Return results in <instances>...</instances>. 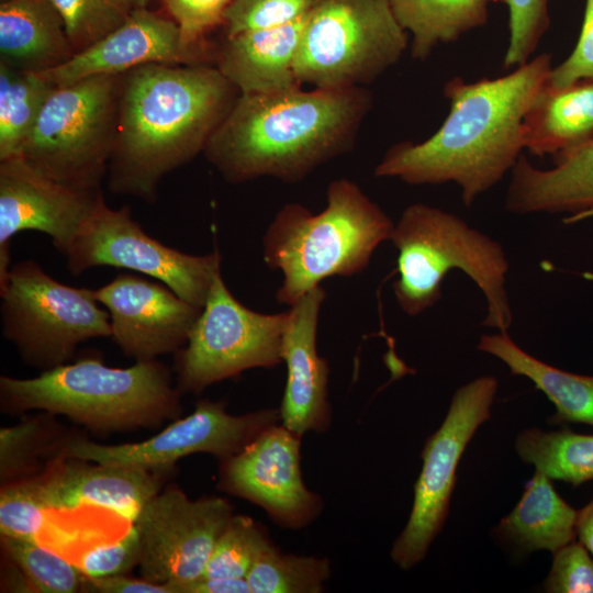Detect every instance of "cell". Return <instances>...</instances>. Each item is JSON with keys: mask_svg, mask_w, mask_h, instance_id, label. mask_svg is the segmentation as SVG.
Instances as JSON below:
<instances>
[{"mask_svg": "<svg viewBox=\"0 0 593 593\" xmlns=\"http://www.w3.org/2000/svg\"><path fill=\"white\" fill-rule=\"evenodd\" d=\"M551 55L539 54L505 76L445 83L449 112L427 139L392 145L374 168L409 184L456 183L470 206L511 172L524 150V118L548 80Z\"/></svg>", "mask_w": 593, "mask_h": 593, "instance_id": "6da1fadb", "label": "cell"}, {"mask_svg": "<svg viewBox=\"0 0 593 593\" xmlns=\"http://www.w3.org/2000/svg\"><path fill=\"white\" fill-rule=\"evenodd\" d=\"M238 96L209 64L153 63L122 74L109 190L154 202L161 179L203 153Z\"/></svg>", "mask_w": 593, "mask_h": 593, "instance_id": "7a4b0ae2", "label": "cell"}, {"mask_svg": "<svg viewBox=\"0 0 593 593\" xmlns=\"http://www.w3.org/2000/svg\"><path fill=\"white\" fill-rule=\"evenodd\" d=\"M371 104L363 87L239 93L203 154L232 183L298 182L354 146Z\"/></svg>", "mask_w": 593, "mask_h": 593, "instance_id": "3957f363", "label": "cell"}, {"mask_svg": "<svg viewBox=\"0 0 593 593\" xmlns=\"http://www.w3.org/2000/svg\"><path fill=\"white\" fill-rule=\"evenodd\" d=\"M394 223L349 179L333 180L326 206L312 213L299 203L283 205L262 237V257L280 270L278 302L292 306L306 292L334 276L363 271L377 247L390 240Z\"/></svg>", "mask_w": 593, "mask_h": 593, "instance_id": "277c9868", "label": "cell"}, {"mask_svg": "<svg viewBox=\"0 0 593 593\" xmlns=\"http://www.w3.org/2000/svg\"><path fill=\"white\" fill-rule=\"evenodd\" d=\"M398 249L393 292L401 310L417 316L441 298L451 270L466 273L486 300L482 325L507 332L513 311L506 291L510 264L503 246L456 214L425 203L409 205L394 223Z\"/></svg>", "mask_w": 593, "mask_h": 593, "instance_id": "5b68a950", "label": "cell"}, {"mask_svg": "<svg viewBox=\"0 0 593 593\" xmlns=\"http://www.w3.org/2000/svg\"><path fill=\"white\" fill-rule=\"evenodd\" d=\"M0 394L8 410H44L99 430L154 426L180 410L169 370L155 359L113 368L83 358L34 378L2 376Z\"/></svg>", "mask_w": 593, "mask_h": 593, "instance_id": "8992f818", "label": "cell"}, {"mask_svg": "<svg viewBox=\"0 0 593 593\" xmlns=\"http://www.w3.org/2000/svg\"><path fill=\"white\" fill-rule=\"evenodd\" d=\"M409 46L390 0H314L296 51L300 83L363 87L395 65Z\"/></svg>", "mask_w": 593, "mask_h": 593, "instance_id": "52a82bcc", "label": "cell"}, {"mask_svg": "<svg viewBox=\"0 0 593 593\" xmlns=\"http://www.w3.org/2000/svg\"><path fill=\"white\" fill-rule=\"evenodd\" d=\"M121 75L56 87L18 156L57 181L100 189L115 143Z\"/></svg>", "mask_w": 593, "mask_h": 593, "instance_id": "ba28073f", "label": "cell"}, {"mask_svg": "<svg viewBox=\"0 0 593 593\" xmlns=\"http://www.w3.org/2000/svg\"><path fill=\"white\" fill-rule=\"evenodd\" d=\"M0 296L4 338L26 363L44 371L66 363L79 344L111 337L109 312L93 289L64 284L35 260L11 266Z\"/></svg>", "mask_w": 593, "mask_h": 593, "instance_id": "9c48e42d", "label": "cell"}, {"mask_svg": "<svg viewBox=\"0 0 593 593\" xmlns=\"http://www.w3.org/2000/svg\"><path fill=\"white\" fill-rule=\"evenodd\" d=\"M288 320L289 310L267 314L248 309L220 271L187 344L178 350L179 389L198 393L245 370L281 363Z\"/></svg>", "mask_w": 593, "mask_h": 593, "instance_id": "30bf717a", "label": "cell"}, {"mask_svg": "<svg viewBox=\"0 0 593 593\" xmlns=\"http://www.w3.org/2000/svg\"><path fill=\"white\" fill-rule=\"evenodd\" d=\"M69 272L111 266L158 280L179 296L204 306L215 276L221 271L217 249L191 255L147 234L127 205L114 210L102 198L65 253Z\"/></svg>", "mask_w": 593, "mask_h": 593, "instance_id": "8fae6325", "label": "cell"}, {"mask_svg": "<svg viewBox=\"0 0 593 593\" xmlns=\"http://www.w3.org/2000/svg\"><path fill=\"white\" fill-rule=\"evenodd\" d=\"M496 391L497 380L492 376L458 388L440 427L427 438L412 511L391 549V558L401 569L421 562L444 527L459 460L477 429L490 418Z\"/></svg>", "mask_w": 593, "mask_h": 593, "instance_id": "7c38bea8", "label": "cell"}, {"mask_svg": "<svg viewBox=\"0 0 593 593\" xmlns=\"http://www.w3.org/2000/svg\"><path fill=\"white\" fill-rule=\"evenodd\" d=\"M232 516L222 497L190 500L177 489L158 492L133 522L141 540L142 578L171 590L202 578Z\"/></svg>", "mask_w": 593, "mask_h": 593, "instance_id": "4fadbf2b", "label": "cell"}, {"mask_svg": "<svg viewBox=\"0 0 593 593\" xmlns=\"http://www.w3.org/2000/svg\"><path fill=\"white\" fill-rule=\"evenodd\" d=\"M279 419V410L232 415L223 402L202 400L190 415L144 441L108 446L77 439L65 450L75 460L161 471L197 452L225 460Z\"/></svg>", "mask_w": 593, "mask_h": 593, "instance_id": "5bb4252c", "label": "cell"}, {"mask_svg": "<svg viewBox=\"0 0 593 593\" xmlns=\"http://www.w3.org/2000/svg\"><path fill=\"white\" fill-rule=\"evenodd\" d=\"M102 198L101 189L57 181L20 156L0 160V289L11 268L13 236L26 230L42 232L65 255Z\"/></svg>", "mask_w": 593, "mask_h": 593, "instance_id": "9a60e30c", "label": "cell"}, {"mask_svg": "<svg viewBox=\"0 0 593 593\" xmlns=\"http://www.w3.org/2000/svg\"><path fill=\"white\" fill-rule=\"evenodd\" d=\"M300 439L283 425L269 426L225 459L223 489L261 506L283 527L307 525L321 512L322 500L302 480Z\"/></svg>", "mask_w": 593, "mask_h": 593, "instance_id": "2e32d148", "label": "cell"}, {"mask_svg": "<svg viewBox=\"0 0 593 593\" xmlns=\"http://www.w3.org/2000/svg\"><path fill=\"white\" fill-rule=\"evenodd\" d=\"M93 295L109 312L113 340L137 361L180 350L202 312L165 283L127 272Z\"/></svg>", "mask_w": 593, "mask_h": 593, "instance_id": "e0dca14e", "label": "cell"}, {"mask_svg": "<svg viewBox=\"0 0 593 593\" xmlns=\"http://www.w3.org/2000/svg\"><path fill=\"white\" fill-rule=\"evenodd\" d=\"M210 56L182 44L179 27L171 18L137 8L102 40L41 75L61 87L92 76L121 75L146 64H208Z\"/></svg>", "mask_w": 593, "mask_h": 593, "instance_id": "ac0fdd59", "label": "cell"}, {"mask_svg": "<svg viewBox=\"0 0 593 593\" xmlns=\"http://www.w3.org/2000/svg\"><path fill=\"white\" fill-rule=\"evenodd\" d=\"M325 298L326 291L318 286L290 306L283 335L287 382L279 410L280 419L300 437L307 432H325L331 423L329 368L316 346L320 312Z\"/></svg>", "mask_w": 593, "mask_h": 593, "instance_id": "d6986e66", "label": "cell"}, {"mask_svg": "<svg viewBox=\"0 0 593 593\" xmlns=\"http://www.w3.org/2000/svg\"><path fill=\"white\" fill-rule=\"evenodd\" d=\"M505 209L515 214H567L568 223L593 217V141L541 169L524 155L511 171Z\"/></svg>", "mask_w": 593, "mask_h": 593, "instance_id": "ffe728a7", "label": "cell"}, {"mask_svg": "<svg viewBox=\"0 0 593 593\" xmlns=\"http://www.w3.org/2000/svg\"><path fill=\"white\" fill-rule=\"evenodd\" d=\"M305 18L281 26L225 36L215 53L216 68L239 93H269L301 87L294 63Z\"/></svg>", "mask_w": 593, "mask_h": 593, "instance_id": "44dd1931", "label": "cell"}, {"mask_svg": "<svg viewBox=\"0 0 593 593\" xmlns=\"http://www.w3.org/2000/svg\"><path fill=\"white\" fill-rule=\"evenodd\" d=\"M79 461L60 466L43 479L51 510L94 505L134 522L158 493L159 481L149 470Z\"/></svg>", "mask_w": 593, "mask_h": 593, "instance_id": "7402d4cb", "label": "cell"}, {"mask_svg": "<svg viewBox=\"0 0 593 593\" xmlns=\"http://www.w3.org/2000/svg\"><path fill=\"white\" fill-rule=\"evenodd\" d=\"M524 149L556 158L593 141V80L545 83L523 123Z\"/></svg>", "mask_w": 593, "mask_h": 593, "instance_id": "603a6c76", "label": "cell"}, {"mask_svg": "<svg viewBox=\"0 0 593 593\" xmlns=\"http://www.w3.org/2000/svg\"><path fill=\"white\" fill-rule=\"evenodd\" d=\"M72 55L63 21L49 0L0 2L1 61L42 74Z\"/></svg>", "mask_w": 593, "mask_h": 593, "instance_id": "cb8c5ba5", "label": "cell"}, {"mask_svg": "<svg viewBox=\"0 0 593 593\" xmlns=\"http://www.w3.org/2000/svg\"><path fill=\"white\" fill-rule=\"evenodd\" d=\"M575 519L577 510L557 493L548 475L535 469L518 503L494 532L501 539L528 552L548 550L553 553L574 540Z\"/></svg>", "mask_w": 593, "mask_h": 593, "instance_id": "d4e9b609", "label": "cell"}, {"mask_svg": "<svg viewBox=\"0 0 593 593\" xmlns=\"http://www.w3.org/2000/svg\"><path fill=\"white\" fill-rule=\"evenodd\" d=\"M478 349L504 362L512 374L529 379L555 404L557 422L593 426V376L568 372L537 359L507 332L482 335Z\"/></svg>", "mask_w": 593, "mask_h": 593, "instance_id": "484cf974", "label": "cell"}, {"mask_svg": "<svg viewBox=\"0 0 593 593\" xmlns=\"http://www.w3.org/2000/svg\"><path fill=\"white\" fill-rule=\"evenodd\" d=\"M401 26L412 35L411 54L426 59L439 44L459 40L488 21L490 0H390Z\"/></svg>", "mask_w": 593, "mask_h": 593, "instance_id": "4316f807", "label": "cell"}, {"mask_svg": "<svg viewBox=\"0 0 593 593\" xmlns=\"http://www.w3.org/2000/svg\"><path fill=\"white\" fill-rule=\"evenodd\" d=\"M55 88L41 74L0 60V160L20 154Z\"/></svg>", "mask_w": 593, "mask_h": 593, "instance_id": "83f0119b", "label": "cell"}, {"mask_svg": "<svg viewBox=\"0 0 593 593\" xmlns=\"http://www.w3.org/2000/svg\"><path fill=\"white\" fill-rule=\"evenodd\" d=\"M515 450L551 480L577 486L593 479V435L534 427L517 435Z\"/></svg>", "mask_w": 593, "mask_h": 593, "instance_id": "f1b7e54d", "label": "cell"}, {"mask_svg": "<svg viewBox=\"0 0 593 593\" xmlns=\"http://www.w3.org/2000/svg\"><path fill=\"white\" fill-rule=\"evenodd\" d=\"M329 577L327 559L282 553L272 546L254 563L246 581L251 593H318Z\"/></svg>", "mask_w": 593, "mask_h": 593, "instance_id": "f546056e", "label": "cell"}, {"mask_svg": "<svg viewBox=\"0 0 593 593\" xmlns=\"http://www.w3.org/2000/svg\"><path fill=\"white\" fill-rule=\"evenodd\" d=\"M1 544L34 591L74 593L83 589L86 575L79 567L42 547L36 540L1 536Z\"/></svg>", "mask_w": 593, "mask_h": 593, "instance_id": "4dcf8cb0", "label": "cell"}, {"mask_svg": "<svg viewBox=\"0 0 593 593\" xmlns=\"http://www.w3.org/2000/svg\"><path fill=\"white\" fill-rule=\"evenodd\" d=\"M272 546L253 518L233 515L215 542L203 577L246 579L254 563Z\"/></svg>", "mask_w": 593, "mask_h": 593, "instance_id": "1f68e13d", "label": "cell"}, {"mask_svg": "<svg viewBox=\"0 0 593 593\" xmlns=\"http://www.w3.org/2000/svg\"><path fill=\"white\" fill-rule=\"evenodd\" d=\"M58 12L74 54L118 29L133 10L124 0H49Z\"/></svg>", "mask_w": 593, "mask_h": 593, "instance_id": "d6a6232c", "label": "cell"}, {"mask_svg": "<svg viewBox=\"0 0 593 593\" xmlns=\"http://www.w3.org/2000/svg\"><path fill=\"white\" fill-rule=\"evenodd\" d=\"M48 510L43 479L5 485L0 493L1 536L36 540Z\"/></svg>", "mask_w": 593, "mask_h": 593, "instance_id": "836d02e7", "label": "cell"}, {"mask_svg": "<svg viewBox=\"0 0 593 593\" xmlns=\"http://www.w3.org/2000/svg\"><path fill=\"white\" fill-rule=\"evenodd\" d=\"M508 9V44L504 68L518 67L530 59L549 27L550 0H500Z\"/></svg>", "mask_w": 593, "mask_h": 593, "instance_id": "e575fe53", "label": "cell"}, {"mask_svg": "<svg viewBox=\"0 0 593 593\" xmlns=\"http://www.w3.org/2000/svg\"><path fill=\"white\" fill-rule=\"evenodd\" d=\"M314 0H234L225 13V36L290 24L305 18Z\"/></svg>", "mask_w": 593, "mask_h": 593, "instance_id": "d590c367", "label": "cell"}, {"mask_svg": "<svg viewBox=\"0 0 593 593\" xmlns=\"http://www.w3.org/2000/svg\"><path fill=\"white\" fill-rule=\"evenodd\" d=\"M179 27L182 44L211 56L206 34L223 26L225 13L234 0H161Z\"/></svg>", "mask_w": 593, "mask_h": 593, "instance_id": "8d00e7d4", "label": "cell"}, {"mask_svg": "<svg viewBox=\"0 0 593 593\" xmlns=\"http://www.w3.org/2000/svg\"><path fill=\"white\" fill-rule=\"evenodd\" d=\"M544 589L549 593H593V556L572 540L553 552Z\"/></svg>", "mask_w": 593, "mask_h": 593, "instance_id": "74e56055", "label": "cell"}, {"mask_svg": "<svg viewBox=\"0 0 593 593\" xmlns=\"http://www.w3.org/2000/svg\"><path fill=\"white\" fill-rule=\"evenodd\" d=\"M141 559V540L133 524L128 532L114 544L99 546L88 551L78 566L87 578L125 574Z\"/></svg>", "mask_w": 593, "mask_h": 593, "instance_id": "f35d334b", "label": "cell"}, {"mask_svg": "<svg viewBox=\"0 0 593 593\" xmlns=\"http://www.w3.org/2000/svg\"><path fill=\"white\" fill-rule=\"evenodd\" d=\"M582 80H593V0H585L583 22L573 51L562 63L552 66L546 85L559 88Z\"/></svg>", "mask_w": 593, "mask_h": 593, "instance_id": "ab89813d", "label": "cell"}, {"mask_svg": "<svg viewBox=\"0 0 593 593\" xmlns=\"http://www.w3.org/2000/svg\"><path fill=\"white\" fill-rule=\"evenodd\" d=\"M42 429L36 421H25L0 429V474L11 478L22 471L40 451Z\"/></svg>", "mask_w": 593, "mask_h": 593, "instance_id": "60d3db41", "label": "cell"}, {"mask_svg": "<svg viewBox=\"0 0 593 593\" xmlns=\"http://www.w3.org/2000/svg\"><path fill=\"white\" fill-rule=\"evenodd\" d=\"M83 589L101 593H174L169 585L149 582L145 579L115 574L100 578H87Z\"/></svg>", "mask_w": 593, "mask_h": 593, "instance_id": "b9f144b4", "label": "cell"}, {"mask_svg": "<svg viewBox=\"0 0 593 593\" xmlns=\"http://www.w3.org/2000/svg\"><path fill=\"white\" fill-rule=\"evenodd\" d=\"M174 593H249L246 579H210L202 577L172 586Z\"/></svg>", "mask_w": 593, "mask_h": 593, "instance_id": "7bdbcfd3", "label": "cell"}, {"mask_svg": "<svg viewBox=\"0 0 593 593\" xmlns=\"http://www.w3.org/2000/svg\"><path fill=\"white\" fill-rule=\"evenodd\" d=\"M575 535L593 556V497L577 511Z\"/></svg>", "mask_w": 593, "mask_h": 593, "instance_id": "ee69618b", "label": "cell"}, {"mask_svg": "<svg viewBox=\"0 0 593 593\" xmlns=\"http://www.w3.org/2000/svg\"><path fill=\"white\" fill-rule=\"evenodd\" d=\"M132 9L147 8L152 0H124Z\"/></svg>", "mask_w": 593, "mask_h": 593, "instance_id": "f6af8a7d", "label": "cell"}, {"mask_svg": "<svg viewBox=\"0 0 593 593\" xmlns=\"http://www.w3.org/2000/svg\"><path fill=\"white\" fill-rule=\"evenodd\" d=\"M490 1H500V0H490Z\"/></svg>", "mask_w": 593, "mask_h": 593, "instance_id": "bcb514c9", "label": "cell"}, {"mask_svg": "<svg viewBox=\"0 0 593 593\" xmlns=\"http://www.w3.org/2000/svg\"><path fill=\"white\" fill-rule=\"evenodd\" d=\"M2 1H7V0H0V2H2Z\"/></svg>", "mask_w": 593, "mask_h": 593, "instance_id": "7dc6e473", "label": "cell"}]
</instances>
